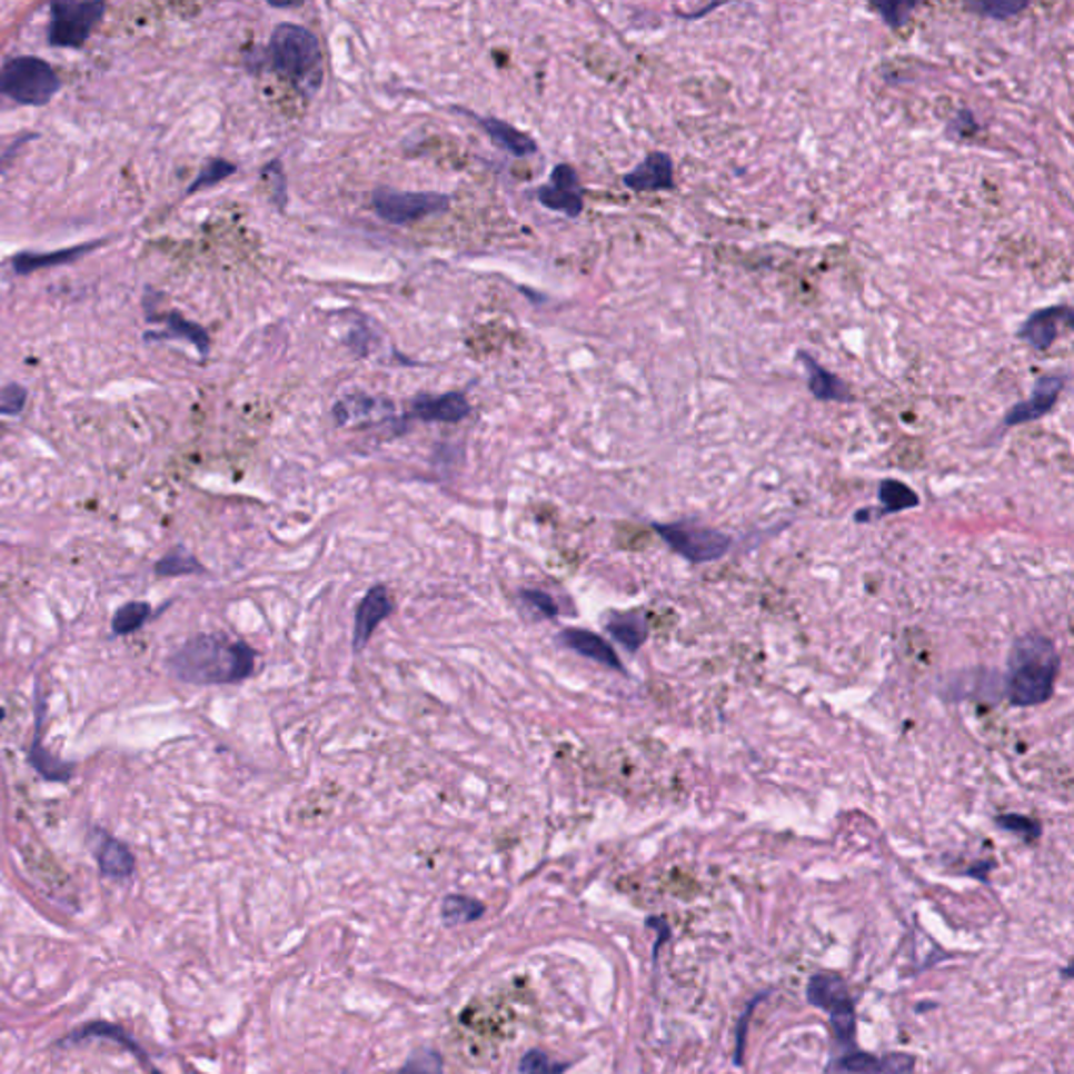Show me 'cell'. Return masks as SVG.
<instances>
[{"mask_svg":"<svg viewBox=\"0 0 1074 1074\" xmlns=\"http://www.w3.org/2000/svg\"><path fill=\"white\" fill-rule=\"evenodd\" d=\"M257 653L227 634H198L168 657L170 674L187 685H238L255 674Z\"/></svg>","mask_w":1074,"mask_h":1074,"instance_id":"obj_1","label":"cell"},{"mask_svg":"<svg viewBox=\"0 0 1074 1074\" xmlns=\"http://www.w3.org/2000/svg\"><path fill=\"white\" fill-rule=\"evenodd\" d=\"M1060 655L1056 645L1043 634H1026L1014 643L1007 657L1005 690L1010 704L1035 707L1045 704L1056 688Z\"/></svg>","mask_w":1074,"mask_h":1074,"instance_id":"obj_2","label":"cell"},{"mask_svg":"<svg viewBox=\"0 0 1074 1074\" xmlns=\"http://www.w3.org/2000/svg\"><path fill=\"white\" fill-rule=\"evenodd\" d=\"M269 59L278 74L292 80L305 95H316L324 80V56L311 30L298 23H279L269 38Z\"/></svg>","mask_w":1074,"mask_h":1074,"instance_id":"obj_3","label":"cell"},{"mask_svg":"<svg viewBox=\"0 0 1074 1074\" xmlns=\"http://www.w3.org/2000/svg\"><path fill=\"white\" fill-rule=\"evenodd\" d=\"M61 87L56 70L38 57H16L0 70V93L23 106L49 103Z\"/></svg>","mask_w":1074,"mask_h":1074,"instance_id":"obj_4","label":"cell"},{"mask_svg":"<svg viewBox=\"0 0 1074 1074\" xmlns=\"http://www.w3.org/2000/svg\"><path fill=\"white\" fill-rule=\"evenodd\" d=\"M653 529L667 546L688 563H712L723 558L733 548V537L718 529L697 525L693 520L680 523H655Z\"/></svg>","mask_w":1074,"mask_h":1074,"instance_id":"obj_5","label":"cell"},{"mask_svg":"<svg viewBox=\"0 0 1074 1074\" xmlns=\"http://www.w3.org/2000/svg\"><path fill=\"white\" fill-rule=\"evenodd\" d=\"M451 198L439 191H399L380 186L371 191L374 212L389 225H409L445 212Z\"/></svg>","mask_w":1074,"mask_h":1074,"instance_id":"obj_6","label":"cell"},{"mask_svg":"<svg viewBox=\"0 0 1074 1074\" xmlns=\"http://www.w3.org/2000/svg\"><path fill=\"white\" fill-rule=\"evenodd\" d=\"M53 19L49 28V42L53 47L78 49L91 37L95 26L103 18V2H56L51 7Z\"/></svg>","mask_w":1074,"mask_h":1074,"instance_id":"obj_7","label":"cell"},{"mask_svg":"<svg viewBox=\"0 0 1074 1074\" xmlns=\"http://www.w3.org/2000/svg\"><path fill=\"white\" fill-rule=\"evenodd\" d=\"M537 200L548 210L563 212L571 219L579 217L584 210V187L575 168L571 165H556L548 186L537 189Z\"/></svg>","mask_w":1074,"mask_h":1074,"instance_id":"obj_8","label":"cell"},{"mask_svg":"<svg viewBox=\"0 0 1074 1074\" xmlns=\"http://www.w3.org/2000/svg\"><path fill=\"white\" fill-rule=\"evenodd\" d=\"M1071 326H1073L1071 305H1052V307L1037 309L1035 314L1026 317L1018 328V338L1031 349L1045 352L1054 347L1062 328L1071 330Z\"/></svg>","mask_w":1074,"mask_h":1074,"instance_id":"obj_9","label":"cell"},{"mask_svg":"<svg viewBox=\"0 0 1074 1074\" xmlns=\"http://www.w3.org/2000/svg\"><path fill=\"white\" fill-rule=\"evenodd\" d=\"M1066 387V376L1062 374H1045L1037 378L1033 395L1026 401H1020L1014 408L1007 409L1003 416V427L1012 428L1028 422H1037L1056 408L1057 399Z\"/></svg>","mask_w":1074,"mask_h":1074,"instance_id":"obj_10","label":"cell"},{"mask_svg":"<svg viewBox=\"0 0 1074 1074\" xmlns=\"http://www.w3.org/2000/svg\"><path fill=\"white\" fill-rule=\"evenodd\" d=\"M915 1073V1057L908 1054H889V1056H873L869 1052L854 1050L848 1054L835 1057L827 1068V1074H913Z\"/></svg>","mask_w":1074,"mask_h":1074,"instance_id":"obj_11","label":"cell"},{"mask_svg":"<svg viewBox=\"0 0 1074 1074\" xmlns=\"http://www.w3.org/2000/svg\"><path fill=\"white\" fill-rule=\"evenodd\" d=\"M621 181L636 193L674 191L676 189L674 160L666 151H650L640 165H636L630 172L621 177Z\"/></svg>","mask_w":1074,"mask_h":1074,"instance_id":"obj_12","label":"cell"},{"mask_svg":"<svg viewBox=\"0 0 1074 1074\" xmlns=\"http://www.w3.org/2000/svg\"><path fill=\"white\" fill-rule=\"evenodd\" d=\"M392 611H395V603L385 586H374L366 593L355 613V628H352L355 650H364L368 647L374 632L378 630V626L385 619H389Z\"/></svg>","mask_w":1074,"mask_h":1074,"instance_id":"obj_13","label":"cell"},{"mask_svg":"<svg viewBox=\"0 0 1074 1074\" xmlns=\"http://www.w3.org/2000/svg\"><path fill=\"white\" fill-rule=\"evenodd\" d=\"M470 414V404L463 392L451 390L445 395H418L411 401L409 416L422 422H460Z\"/></svg>","mask_w":1074,"mask_h":1074,"instance_id":"obj_14","label":"cell"},{"mask_svg":"<svg viewBox=\"0 0 1074 1074\" xmlns=\"http://www.w3.org/2000/svg\"><path fill=\"white\" fill-rule=\"evenodd\" d=\"M797 361L806 370L808 390L815 399H818V401H837V404H851L853 401V392L848 389V385L837 374L827 370L825 366H821L811 352L799 349Z\"/></svg>","mask_w":1074,"mask_h":1074,"instance_id":"obj_15","label":"cell"},{"mask_svg":"<svg viewBox=\"0 0 1074 1074\" xmlns=\"http://www.w3.org/2000/svg\"><path fill=\"white\" fill-rule=\"evenodd\" d=\"M558 643L569 650H574L577 655L586 657V659H593L596 664L600 666L611 667L615 672H626L617 653L613 650L611 645L590 630H584V628H567V630L560 632L558 634Z\"/></svg>","mask_w":1074,"mask_h":1074,"instance_id":"obj_16","label":"cell"},{"mask_svg":"<svg viewBox=\"0 0 1074 1074\" xmlns=\"http://www.w3.org/2000/svg\"><path fill=\"white\" fill-rule=\"evenodd\" d=\"M37 702V730H34V742L30 745V752H28V762H30V766L37 770L40 777L47 778V780H53V783H66V780H70L72 775H74V764L57 758L51 752H47L42 747L40 739H42L44 699L40 697V690L38 688Z\"/></svg>","mask_w":1074,"mask_h":1074,"instance_id":"obj_17","label":"cell"},{"mask_svg":"<svg viewBox=\"0 0 1074 1074\" xmlns=\"http://www.w3.org/2000/svg\"><path fill=\"white\" fill-rule=\"evenodd\" d=\"M806 1000L818 1010L832 1014L837 1007L854 1003L848 984L837 974H815L806 986Z\"/></svg>","mask_w":1074,"mask_h":1074,"instance_id":"obj_18","label":"cell"},{"mask_svg":"<svg viewBox=\"0 0 1074 1074\" xmlns=\"http://www.w3.org/2000/svg\"><path fill=\"white\" fill-rule=\"evenodd\" d=\"M95 854H97L99 869L106 877L125 879V877H130L132 871H135V856L130 854L129 848L120 839H113L110 835H99Z\"/></svg>","mask_w":1074,"mask_h":1074,"instance_id":"obj_19","label":"cell"},{"mask_svg":"<svg viewBox=\"0 0 1074 1074\" xmlns=\"http://www.w3.org/2000/svg\"><path fill=\"white\" fill-rule=\"evenodd\" d=\"M479 125H481L485 132L489 135V139L498 146V148L506 149L508 153L517 156V158H525V156H531L536 153L537 143L523 130L504 122L500 118H477Z\"/></svg>","mask_w":1074,"mask_h":1074,"instance_id":"obj_20","label":"cell"},{"mask_svg":"<svg viewBox=\"0 0 1074 1074\" xmlns=\"http://www.w3.org/2000/svg\"><path fill=\"white\" fill-rule=\"evenodd\" d=\"M387 411H390L389 404H382L380 399L368 397L364 392H355V395H349V397H345L342 401L336 404L334 418L340 427H349V425L366 422L371 418H382V414H387Z\"/></svg>","mask_w":1074,"mask_h":1074,"instance_id":"obj_21","label":"cell"},{"mask_svg":"<svg viewBox=\"0 0 1074 1074\" xmlns=\"http://www.w3.org/2000/svg\"><path fill=\"white\" fill-rule=\"evenodd\" d=\"M605 628L621 647L630 653H636L643 647L648 636L647 619L643 613H611Z\"/></svg>","mask_w":1074,"mask_h":1074,"instance_id":"obj_22","label":"cell"},{"mask_svg":"<svg viewBox=\"0 0 1074 1074\" xmlns=\"http://www.w3.org/2000/svg\"><path fill=\"white\" fill-rule=\"evenodd\" d=\"M483 915H485V905L477 898H470V896H464V894H449L444 898L441 919L447 927L473 924V922L481 919Z\"/></svg>","mask_w":1074,"mask_h":1074,"instance_id":"obj_23","label":"cell"},{"mask_svg":"<svg viewBox=\"0 0 1074 1074\" xmlns=\"http://www.w3.org/2000/svg\"><path fill=\"white\" fill-rule=\"evenodd\" d=\"M879 501H882L879 515H894V513L919 506V496L908 487L907 483L884 479L879 483Z\"/></svg>","mask_w":1074,"mask_h":1074,"instance_id":"obj_24","label":"cell"},{"mask_svg":"<svg viewBox=\"0 0 1074 1074\" xmlns=\"http://www.w3.org/2000/svg\"><path fill=\"white\" fill-rule=\"evenodd\" d=\"M153 574L158 577H181V575L205 574V567L196 556L189 555L183 546H177L156 563Z\"/></svg>","mask_w":1074,"mask_h":1074,"instance_id":"obj_25","label":"cell"},{"mask_svg":"<svg viewBox=\"0 0 1074 1074\" xmlns=\"http://www.w3.org/2000/svg\"><path fill=\"white\" fill-rule=\"evenodd\" d=\"M165 321H167V332L149 334V338H187L202 355L210 349V338L198 324L187 321L179 314H170L165 317Z\"/></svg>","mask_w":1074,"mask_h":1074,"instance_id":"obj_26","label":"cell"},{"mask_svg":"<svg viewBox=\"0 0 1074 1074\" xmlns=\"http://www.w3.org/2000/svg\"><path fill=\"white\" fill-rule=\"evenodd\" d=\"M149 617H151V607H149L148 603L132 600V603L122 605L118 611L113 613V617H111V632L116 636H127V634H132V632L143 628Z\"/></svg>","mask_w":1074,"mask_h":1074,"instance_id":"obj_27","label":"cell"},{"mask_svg":"<svg viewBox=\"0 0 1074 1074\" xmlns=\"http://www.w3.org/2000/svg\"><path fill=\"white\" fill-rule=\"evenodd\" d=\"M95 246L97 243L78 246V248H70V250H59L53 255H19L18 259H13V267H16V274H30V271H37V269H44L49 265L53 267V265L78 259L80 255H84L87 250H91Z\"/></svg>","mask_w":1074,"mask_h":1074,"instance_id":"obj_28","label":"cell"},{"mask_svg":"<svg viewBox=\"0 0 1074 1074\" xmlns=\"http://www.w3.org/2000/svg\"><path fill=\"white\" fill-rule=\"evenodd\" d=\"M569 1066V1062H558L541 1050H531L520 1057L519 1071L523 1074H563Z\"/></svg>","mask_w":1074,"mask_h":1074,"instance_id":"obj_29","label":"cell"},{"mask_svg":"<svg viewBox=\"0 0 1074 1074\" xmlns=\"http://www.w3.org/2000/svg\"><path fill=\"white\" fill-rule=\"evenodd\" d=\"M917 7H919L917 2H873L871 4V9H875L892 30H903L911 19V13Z\"/></svg>","mask_w":1074,"mask_h":1074,"instance_id":"obj_30","label":"cell"},{"mask_svg":"<svg viewBox=\"0 0 1074 1074\" xmlns=\"http://www.w3.org/2000/svg\"><path fill=\"white\" fill-rule=\"evenodd\" d=\"M1028 4L1026 2H1012V0H984V2H972V4H965V9L974 11V13H981L982 18L997 19V21H1003V19L1014 18L1022 13Z\"/></svg>","mask_w":1074,"mask_h":1074,"instance_id":"obj_31","label":"cell"},{"mask_svg":"<svg viewBox=\"0 0 1074 1074\" xmlns=\"http://www.w3.org/2000/svg\"><path fill=\"white\" fill-rule=\"evenodd\" d=\"M233 172H236V165H231L227 160H221V158H215V160L206 162V167L200 170L198 179L187 189V193H196L198 189L217 186V183H221L222 179L231 177Z\"/></svg>","mask_w":1074,"mask_h":1074,"instance_id":"obj_32","label":"cell"},{"mask_svg":"<svg viewBox=\"0 0 1074 1074\" xmlns=\"http://www.w3.org/2000/svg\"><path fill=\"white\" fill-rule=\"evenodd\" d=\"M397 1074H444V1057L435 1050H420L408 1057Z\"/></svg>","mask_w":1074,"mask_h":1074,"instance_id":"obj_33","label":"cell"},{"mask_svg":"<svg viewBox=\"0 0 1074 1074\" xmlns=\"http://www.w3.org/2000/svg\"><path fill=\"white\" fill-rule=\"evenodd\" d=\"M995 823L1000 825L1003 832H1010V834H1016L1022 839L1026 842H1035L1041 835V825L1037 821L1028 818L1024 815H1001L995 818Z\"/></svg>","mask_w":1074,"mask_h":1074,"instance_id":"obj_34","label":"cell"},{"mask_svg":"<svg viewBox=\"0 0 1074 1074\" xmlns=\"http://www.w3.org/2000/svg\"><path fill=\"white\" fill-rule=\"evenodd\" d=\"M84 1037L116 1038V1043H125L129 1050L137 1052V1054H141V1052H139V1047H137V1043H132V1041H130V1038L127 1037V1035H125L120 1028H116V1026H111V1024H93V1026H89V1028H82V1031L74 1033V1035L70 1037V1041H80V1038Z\"/></svg>","mask_w":1074,"mask_h":1074,"instance_id":"obj_35","label":"cell"},{"mask_svg":"<svg viewBox=\"0 0 1074 1074\" xmlns=\"http://www.w3.org/2000/svg\"><path fill=\"white\" fill-rule=\"evenodd\" d=\"M519 598L527 607L536 609L541 617H556L558 615V605L550 594L541 593V590H520Z\"/></svg>","mask_w":1074,"mask_h":1074,"instance_id":"obj_36","label":"cell"},{"mask_svg":"<svg viewBox=\"0 0 1074 1074\" xmlns=\"http://www.w3.org/2000/svg\"><path fill=\"white\" fill-rule=\"evenodd\" d=\"M28 392L19 385H9L0 390V416H18L26 406Z\"/></svg>","mask_w":1074,"mask_h":1074,"instance_id":"obj_37","label":"cell"},{"mask_svg":"<svg viewBox=\"0 0 1074 1074\" xmlns=\"http://www.w3.org/2000/svg\"><path fill=\"white\" fill-rule=\"evenodd\" d=\"M981 130L978 122H976V116L969 110H959L948 122L946 127V132L948 135H957V137H976V132Z\"/></svg>","mask_w":1074,"mask_h":1074,"instance_id":"obj_38","label":"cell"},{"mask_svg":"<svg viewBox=\"0 0 1074 1074\" xmlns=\"http://www.w3.org/2000/svg\"><path fill=\"white\" fill-rule=\"evenodd\" d=\"M768 995H770V991H764V993H759L756 1000L749 1001L747 1010L743 1012V1016L739 1018V1026H737V1050H735V1064H737V1066H742L743 1064V1047H745V1033H747L749 1016L754 1014V1010H756V1005H758L759 1001L766 1000Z\"/></svg>","mask_w":1074,"mask_h":1074,"instance_id":"obj_39","label":"cell"},{"mask_svg":"<svg viewBox=\"0 0 1074 1074\" xmlns=\"http://www.w3.org/2000/svg\"><path fill=\"white\" fill-rule=\"evenodd\" d=\"M265 172H267L269 177H274V181H271V186H269L271 187V196H274V200L279 202V205H284V202H286V177H284V170H281L279 160L271 162L269 167L265 168Z\"/></svg>","mask_w":1074,"mask_h":1074,"instance_id":"obj_40","label":"cell"},{"mask_svg":"<svg viewBox=\"0 0 1074 1074\" xmlns=\"http://www.w3.org/2000/svg\"><path fill=\"white\" fill-rule=\"evenodd\" d=\"M991 869H993V863H991V861H986V863H982L981 867H972V869L965 871V875H974V877H978L981 882H988V875H986V873H988Z\"/></svg>","mask_w":1074,"mask_h":1074,"instance_id":"obj_41","label":"cell"},{"mask_svg":"<svg viewBox=\"0 0 1074 1074\" xmlns=\"http://www.w3.org/2000/svg\"><path fill=\"white\" fill-rule=\"evenodd\" d=\"M2 720H4V709L0 707V723H2Z\"/></svg>","mask_w":1074,"mask_h":1074,"instance_id":"obj_42","label":"cell"},{"mask_svg":"<svg viewBox=\"0 0 1074 1074\" xmlns=\"http://www.w3.org/2000/svg\"><path fill=\"white\" fill-rule=\"evenodd\" d=\"M153 1074H158V1073H153Z\"/></svg>","mask_w":1074,"mask_h":1074,"instance_id":"obj_43","label":"cell"}]
</instances>
